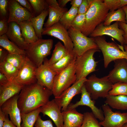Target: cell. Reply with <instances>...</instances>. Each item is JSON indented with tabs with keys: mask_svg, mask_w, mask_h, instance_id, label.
I'll use <instances>...</instances> for the list:
<instances>
[{
	"mask_svg": "<svg viewBox=\"0 0 127 127\" xmlns=\"http://www.w3.org/2000/svg\"><path fill=\"white\" fill-rule=\"evenodd\" d=\"M52 94L51 90L37 82L24 86L18 100L21 113H29L43 106Z\"/></svg>",
	"mask_w": 127,
	"mask_h": 127,
	"instance_id": "1",
	"label": "cell"
},
{
	"mask_svg": "<svg viewBox=\"0 0 127 127\" xmlns=\"http://www.w3.org/2000/svg\"><path fill=\"white\" fill-rule=\"evenodd\" d=\"M109 10L103 0H92L90 7L85 14V21L81 32L89 36L98 25L104 21Z\"/></svg>",
	"mask_w": 127,
	"mask_h": 127,
	"instance_id": "2",
	"label": "cell"
},
{
	"mask_svg": "<svg viewBox=\"0 0 127 127\" xmlns=\"http://www.w3.org/2000/svg\"><path fill=\"white\" fill-rule=\"evenodd\" d=\"M102 53L104 66L107 68L112 61L120 59H127V46L117 45L113 42H107L102 36L93 38Z\"/></svg>",
	"mask_w": 127,
	"mask_h": 127,
	"instance_id": "3",
	"label": "cell"
},
{
	"mask_svg": "<svg viewBox=\"0 0 127 127\" xmlns=\"http://www.w3.org/2000/svg\"><path fill=\"white\" fill-rule=\"evenodd\" d=\"M53 43L52 39H39L28 44L25 50V55L38 67L50 55Z\"/></svg>",
	"mask_w": 127,
	"mask_h": 127,
	"instance_id": "4",
	"label": "cell"
},
{
	"mask_svg": "<svg viewBox=\"0 0 127 127\" xmlns=\"http://www.w3.org/2000/svg\"><path fill=\"white\" fill-rule=\"evenodd\" d=\"M113 84L107 76L99 78L94 74L89 77L84 83L87 91L94 100L99 98H106Z\"/></svg>",
	"mask_w": 127,
	"mask_h": 127,
	"instance_id": "5",
	"label": "cell"
},
{
	"mask_svg": "<svg viewBox=\"0 0 127 127\" xmlns=\"http://www.w3.org/2000/svg\"><path fill=\"white\" fill-rule=\"evenodd\" d=\"M76 58L67 68L55 76L52 90L55 97L59 96L76 82L75 62Z\"/></svg>",
	"mask_w": 127,
	"mask_h": 127,
	"instance_id": "6",
	"label": "cell"
},
{
	"mask_svg": "<svg viewBox=\"0 0 127 127\" xmlns=\"http://www.w3.org/2000/svg\"><path fill=\"white\" fill-rule=\"evenodd\" d=\"M100 51L99 49H91L82 55L77 56L75 62L76 81L86 78L89 74L96 71L98 62L95 60L94 55Z\"/></svg>",
	"mask_w": 127,
	"mask_h": 127,
	"instance_id": "7",
	"label": "cell"
},
{
	"mask_svg": "<svg viewBox=\"0 0 127 127\" xmlns=\"http://www.w3.org/2000/svg\"><path fill=\"white\" fill-rule=\"evenodd\" d=\"M68 31L73 44V50L77 56L82 55L89 50L99 49L93 38L88 37L71 27Z\"/></svg>",
	"mask_w": 127,
	"mask_h": 127,
	"instance_id": "8",
	"label": "cell"
},
{
	"mask_svg": "<svg viewBox=\"0 0 127 127\" xmlns=\"http://www.w3.org/2000/svg\"><path fill=\"white\" fill-rule=\"evenodd\" d=\"M87 79L85 78L76 81L59 96L55 97L54 99L61 111L67 109L75 96L81 93L82 87Z\"/></svg>",
	"mask_w": 127,
	"mask_h": 127,
	"instance_id": "9",
	"label": "cell"
},
{
	"mask_svg": "<svg viewBox=\"0 0 127 127\" xmlns=\"http://www.w3.org/2000/svg\"><path fill=\"white\" fill-rule=\"evenodd\" d=\"M104 118L99 123L103 127H122L127 122V112H114L107 105L102 106Z\"/></svg>",
	"mask_w": 127,
	"mask_h": 127,
	"instance_id": "10",
	"label": "cell"
},
{
	"mask_svg": "<svg viewBox=\"0 0 127 127\" xmlns=\"http://www.w3.org/2000/svg\"><path fill=\"white\" fill-rule=\"evenodd\" d=\"M119 22H116L108 26H105L102 23L98 25L89 35L91 37L102 36L104 35L109 36L119 41L121 45L126 44L123 37V30L119 27Z\"/></svg>",
	"mask_w": 127,
	"mask_h": 127,
	"instance_id": "11",
	"label": "cell"
},
{
	"mask_svg": "<svg viewBox=\"0 0 127 127\" xmlns=\"http://www.w3.org/2000/svg\"><path fill=\"white\" fill-rule=\"evenodd\" d=\"M42 35H47L56 38L62 41L68 51L73 50V44L68 30L59 22L49 27L43 28Z\"/></svg>",
	"mask_w": 127,
	"mask_h": 127,
	"instance_id": "12",
	"label": "cell"
},
{
	"mask_svg": "<svg viewBox=\"0 0 127 127\" xmlns=\"http://www.w3.org/2000/svg\"><path fill=\"white\" fill-rule=\"evenodd\" d=\"M37 67L26 56L24 65L13 80L23 86L37 82L36 74Z\"/></svg>",
	"mask_w": 127,
	"mask_h": 127,
	"instance_id": "13",
	"label": "cell"
},
{
	"mask_svg": "<svg viewBox=\"0 0 127 127\" xmlns=\"http://www.w3.org/2000/svg\"><path fill=\"white\" fill-rule=\"evenodd\" d=\"M48 60L45 59L43 64L37 67L36 74L37 83L52 90L54 78L57 74L51 68Z\"/></svg>",
	"mask_w": 127,
	"mask_h": 127,
	"instance_id": "14",
	"label": "cell"
},
{
	"mask_svg": "<svg viewBox=\"0 0 127 127\" xmlns=\"http://www.w3.org/2000/svg\"><path fill=\"white\" fill-rule=\"evenodd\" d=\"M8 23L14 22L18 24L23 21L29 20L31 18L35 17L16 0H8Z\"/></svg>",
	"mask_w": 127,
	"mask_h": 127,
	"instance_id": "15",
	"label": "cell"
},
{
	"mask_svg": "<svg viewBox=\"0 0 127 127\" xmlns=\"http://www.w3.org/2000/svg\"><path fill=\"white\" fill-rule=\"evenodd\" d=\"M81 93V96L80 100L75 103H70L67 108L75 109L79 106H87L90 108L92 112L97 119L100 121H103L104 117L102 110L95 105V101L92 99L87 91L84 84L82 87Z\"/></svg>",
	"mask_w": 127,
	"mask_h": 127,
	"instance_id": "16",
	"label": "cell"
},
{
	"mask_svg": "<svg viewBox=\"0 0 127 127\" xmlns=\"http://www.w3.org/2000/svg\"><path fill=\"white\" fill-rule=\"evenodd\" d=\"M19 94L6 101L0 108L6 115L9 116L10 120L17 127H21L22 119L20 110L18 105Z\"/></svg>",
	"mask_w": 127,
	"mask_h": 127,
	"instance_id": "17",
	"label": "cell"
},
{
	"mask_svg": "<svg viewBox=\"0 0 127 127\" xmlns=\"http://www.w3.org/2000/svg\"><path fill=\"white\" fill-rule=\"evenodd\" d=\"M40 112L44 116L47 115L49 117L56 127H63L64 122L62 114L54 99L49 101L41 107Z\"/></svg>",
	"mask_w": 127,
	"mask_h": 127,
	"instance_id": "18",
	"label": "cell"
},
{
	"mask_svg": "<svg viewBox=\"0 0 127 127\" xmlns=\"http://www.w3.org/2000/svg\"><path fill=\"white\" fill-rule=\"evenodd\" d=\"M113 69L107 76L113 84L122 82L127 83V60L120 59L114 61Z\"/></svg>",
	"mask_w": 127,
	"mask_h": 127,
	"instance_id": "19",
	"label": "cell"
},
{
	"mask_svg": "<svg viewBox=\"0 0 127 127\" xmlns=\"http://www.w3.org/2000/svg\"><path fill=\"white\" fill-rule=\"evenodd\" d=\"M8 38L21 49L25 50L28 44L22 36L19 25L16 22L8 23V30L5 34Z\"/></svg>",
	"mask_w": 127,
	"mask_h": 127,
	"instance_id": "20",
	"label": "cell"
},
{
	"mask_svg": "<svg viewBox=\"0 0 127 127\" xmlns=\"http://www.w3.org/2000/svg\"><path fill=\"white\" fill-rule=\"evenodd\" d=\"M63 119V127H80L83 121L84 115L75 109L67 108L62 111Z\"/></svg>",
	"mask_w": 127,
	"mask_h": 127,
	"instance_id": "21",
	"label": "cell"
},
{
	"mask_svg": "<svg viewBox=\"0 0 127 127\" xmlns=\"http://www.w3.org/2000/svg\"><path fill=\"white\" fill-rule=\"evenodd\" d=\"M24 86L14 80L0 85V107L8 100L18 94Z\"/></svg>",
	"mask_w": 127,
	"mask_h": 127,
	"instance_id": "22",
	"label": "cell"
},
{
	"mask_svg": "<svg viewBox=\"0 0 127 127\" xmlns=\"http://www.w3.org/2000/svg\"><path fill=\"white\" fill-rule=\"evenodd\" d=\"M18 24L20 26L22 36L27 44H29L39 39L30 20L22 22Z\"/></svg>",
	"mask_w": 127,
	"mask_h": 127,
	"instance_id": "23",
	"label": "cell"
},
{
	"mask_svg": "<svg viewBox=\"0 0 127 127\" xmlns=\"http://www.w3.org/2000/svg\"><path fill=\"white\" fill-rule=\"evenodd\" d=\"M49 16L46 22L44 23L45 28L49 27L59 22L63 15L68 11L67 8H62L59 5L48 6Z\"/></svg>",
	"mask_w": 127,
	"mask_h": 127,
	"instance_id": "24",
	"label": "cell"
},
{
	"mask_svg": "<svg viewBox=\"0 0 127 127\" xmlns=\"http://www.w3.org/2000/svg\"><path fill=\"white\" fill-rule=\"evenodd\" d=\"M106 98L105 104L112 108L121 110H127V96L113 95L108 94Z\"/></svg>",
	"mask_w": 127,
	"mask_h": 127,
	"instance_id": "25",
	"label": "cell"
},
{
	"mask_svg": "<svg viewBox=\"0 0 127 127\" xmlns=\"http://www.w3.org/2000/svg\"><path fill=\"white\" fill-rule=\"evenodd\" d=\"M77 56L73 50L69 52L66 56L57 62L49 65L57 74L67 68L76 58Z\"/></svg>",
	"mask_w": 127,
	"mask_h": 127,
	"instance_id": "26",
	"label": "cell"
},
{
	"mask_svg": "<svg viewBox=\"0 0 127 127\" xmlns=\"http://www.w3.org/2000/svg\"><path fill=\"white\" fill-rule=\"evenodd\" d=\"M48 14V9L45 10L38 16L32 17L30 20L37 36L39 39H42L43 26L44 24L45 19Z\"/></svg>",
	"mask_w": 127,
	"mask_h": 127,
	"instance_id": "27",
	"label": "cell"
},
{
	"mask_svg": "<svg viewBox=\"0 0 127 127\" xmlns=\"http://www.w3.org/2000/svg\"><path fill=\"white\" fill-rule=\"evenodd\" d=\"M0 46L9 53L26 55L25 50L21 49L10 40L6 34L0 36Z\"/></svg>",
	"mask_w": 127,
	"mask_h": 127,
	"instance_id": "28",
	"label": "cell"
},
{
	"mask_svg": "<svg viewBox=\"0 0 127 127\" xmlns=\"http://www.w3.org/2000/svg\"><path fill=\"white\" fill-rule=\"evenodd\" d=\"M114 21L127 23L125 14L122 8L109 12L103 23L104 25L108 26Z\"/></svg>",
	"mask_w": 127,
	"mask_h": 127,
	"instance_id": "29",
	"label": "cell"
},
{
	"mask_svg": "<svg viewBox=\"0 0 127 127\" xmlns=\"http://www.w3.org/2000/svg\"><path fill=\"white\" fill-rule=\"evenodd\" d=\"M69 52L60 42H58L55 45L51 58L48 60L49 64L51 65L57 62L66 56Z\"/></svg>",
	"mask_w": 127,
	"mask_h": 127,
	"instance_id": "30",
	"label": "cell"
},
{
	"mask_svg": "<svg viewBox=\"0 0 127 127\" xmlns=\"http://www.w3.org/2000/svg\"><path fill=\"white\" fill-rule=\"evenodd\" d=\"M40 109L41 107L28 113H21V127H33L40 113Z\"/></svg>",
	"mask_w": 127,
	"mask_h": 127,
	"instance_id": "31",
	"label": "cell"
},
{
	"mask_svg": "<svg viewBox=\"0 0 127 127\" xmlns=\"http://www.w3.org/2000/svg\"><path fill=\"white\" fill-rule=\"evenodd\" d=\"M19 70L7 62L4 61L0 63V72L3 74L9 81L14 80Z\"/></svg>",
	"mask_w": 127,
	"mask_h": 127,
	"instance_id": "32",
	"label": "cell"
},
{
	"mask_svg": "<svg viewBox=\"0 0 127 127\" xmlns=\"http://www.w3.org/2000/svg\"><path fill=\"white\" fill-rule=\"evenodd\" d=\"M78 8L71 6L63 16L60 22L67 30L71 27V23L78 14Z\"/></svg>",
	"mask_w": 127,
	"mask_h": 127,
	"instance_id": "33",
	"label": "cell"
},
{
	"mask_svg": "<svg viewBox=\"0 0 127 127\" xmlns=\"http://www.w3.org/2000/svg\"><path fill=\"white\" fill-rule=\"evenodd\" d=\"M26 58V56L25 55L9 53L5 57L4 61L9 63L20 70L24 65Z\"/></svg>",
	"mask_w": 127,
	"mask_h": 127,
	"instance_id": "34",
	"label": "cell"
},
{
	"mask_svg": "<svg viewBox=\"0 0 127 127\" xmlns=\"http://www.w3.org/2000/svg\"><path fill=\"white\" fill-rule=\"evenodd\" d=\"M83 121L80 127H101L99 122L92 112L84 113Z\"/></svg>",
	"mask_w": 127,
	"mask_h": 127,
	"instance_id": "35",
	"label": "cell"
},
{
	"mask_svg": "<svg viewBox=\"0 0 127 127\" xmlns=\"http://www.w3.org/2000/svg\"><path fill=\"white\" fill-rule=\"evenodd\" d=\"M31 4L34 11L35 16L44 11L48 9V5L45 0H28Z\"/></svg>",
	"mask_w": 127,
	"mask_h": 127,
	"instance_id": "36",
	"label": "cell"
},
{
	"mask_svg": "<svg viewBox=\"0 0 127 127\" xmlns=\"http://www.w3.org/2000/svg\"><path fill=\"white\" fill-rule=\"evenodd\" d=\"M109 94L113 95H127V83L118 82L113 84Z\"/></svg>",
	"mask_w": 127,
	"mask_h": 127,
	"instance_id": "37",
	"label": "cell"
},
{
	"mask_svg": "<svg viewBox=\"0 0 127 127\" xmlns=\"http://www.w3.org/2000/svg\"><path fill=\"white\" fill-rule=\"evenodd\" d=\"M85 21V14H78L73 21L71 27L81 32L84 26Z\"/></svg>",
	"mask_w": 127,
	"mask_h": 127,
	"instance_id": "38",
	"label": "cell"
},
{
	"mask_svg": "<svg viewBox=\"0 0 127 127\" xmlns=\"http://www.w3.org/2000/svg\"><path fill=\"white\" fill-rule=\"evenodd\" d=\"M8 0H0V18H7Z\"/></svg>",
	"mask_w": 127,
	"mask_h": 127,
	"instance_id": "39",
	"label": "cell"
},
{
	"mask_svg": "<svg viewBox=\"0 0 127 127\" xmlns=\"http://www.w3.org/2000/svg\"><path fill=\"white\" fill-rule=\"evenodd\" d=\"M103 2L110 12L119 8L120 0H104Z\"/></svg>",
	"mask_w": 127,
	"mask_h": 127,
	"instance_id": "40",
	"label": "cell"
},
{
	"mask_svg": "<svg viewBox=\"0 0 127 127\" xmlns=\"http://www.w3.org/2000/svg\"><path fill=\"white\" fill-rule=\"evenodd\" d=\"M92 0H83L82 2L78 8V14H86L89 10Z\"/></svg>",
	"mask_w": 127,
	"mask_h": 127,
	"instance_id": "41",
	"label": "cell"
},
{
	"mask_svg": "<svg viewBox=\"0 0 127 127\" xmlns=\"http://www.w3.org/2000/svg\"><path fill=\"white\" fill-rule=\"evenodd\" d=\"M34 126L35 127H53L52 121L50 119L44 120L41 116L39 115Z\"/></svg>",
	"mask_w": 127,
	"mask_h": 127,
	"instance_id": "42",
	"label": "cell"
},
{
	"mask_svg": "<svg viewBox=\"0 0 127 127\" xmlns=\"http://www.w3.org/2000/svg\"><path fill=\"white\" fill-rule=\"evenodd\" d=\"M8 19L0 18V36L5 34L8 29Z\"/></svg>",
	"mask_w": 127,
	"mask_h": 127,
	"instance_id": "43",
	"label": "cell"
},
{
	"mask_svg": "<svg viewBox=\"0 0 127 127\" xmlns=\"http://www.w3.org/2000/svg\"><path fill=\"white\" fill-rule=\"evenodd\" d=\"M23 7L26 9L33 16H35V12L31 4L28 0H16Z\"/></svg>",
	"mask_w": 127,
	"mask_h": 127,
	"instance_id": "44",
	"label": "cell"
},
{
	"mask_svg": "<svg viewBox=\"0 0 127 127\" xmlns=\"http://www.w3.org/2000/svg\"><path fill=\"white\" fill-rule=\"evenodd\" d=\"M119 26L124 32L123 37L126 44L127 43V23L119 22Z\"/></svg>",
	"mask_w": 127,
	"mask_h": 127,
	"instance_id": "45",
	"label": "cell"
},
{
	"mask_svg": "<svg viewBox=\"0 0 127 127\" xmlns=\"http://www.w3.org/2000/svg\"><path fill=\"white\" fill-rule=\"evenodd\" d=\"M9 53L4 48L0 47V63L3 61L7 55Z\"/></svg>",
	"mask_w": 127,
	"mask_h": 127,
	"instance_id": "46",
	"label": "cell"
},
{
	"mask_svg": "<svg viewBox=\"0 0 127 127\" xmlns=\"http://www.w3.org/2000/svg\"><path fill=\"white\" fill-rule=\"evenodd\" d=\"M5 113L0 108V127H3L7 116Z\"/></svg>",
	"mask_w": 127,
	"mask_h": 127,
	"instance_id": "47",
	"label": "cell"
},
{
	"mask_svg": "<svg viewBox=\"0 0 127 127\" xmlns=\"http://www.w3.org/2000/svg\"><path fill=\"white\" fill-rule=\"evenodd\" d=\"M3 127H17L10 120L7 115L4 121Z\"/></svg>",
	"mask_w": 127,
	"mask_h": 127,
	"instance_id": "48",
	"label": "cell"
},
{
	"mask_svg": "<svg viewBox=\"0 0 127 127\" xmlns=\"http://www.w3.org/2000/svg\"><path fill=\"white\" fill-rule=\"evenodd\" d=\"M83 0H71L70 4L71 6L78 8L81 5Z\"/></svg>",
	"mask_w": 127,
	"mask_h": 127,
	"instance_id": "49",
	"label": "cell"
},
{
	"mask_svg": "<svg viewBox=\"0 0 127 127\" xmlns=\"http://www.w3.org/2000/svg\"><path fill=\"white\" fill-rule=\"evenodd\" d=\"M9 81L6 77L0 72V85L5 84Z\"/></svg>",
	"mask_w": 127,
	"mask_h": 127,
	"instance_id": "50",
	"label": "cell"
},
{
	"mask_svg": "<svg viewBox=\"0 0 127 127\" xmlns=\"http://www.w3.org/2000/svg\"><path fill=\"white\" fill-rule=\"evenodd\" d=\"M71 0H59L57 1V2L60 7L64 8L66 4Z\"/></svg>",
	"mask_w": 127,
	"mask_h": 127,
	"instance_id": "51",
	"label": "cell"
},
{
	"mask_svg": "<svg viewBox=\"0 0 127 127\" xmlns=\"http://www.w3.org/2000/svg\"><path fill=\"white\" fill-rule=\"evenodd\" d=\"M48 6H53L59 5L57 1L56 0H46Z\"/></svg>",
	"mask_w": 127,
	"mask_h": 127,
	"instance_id": "52",
	"label": "cell"
},
{
	"mask_svg": "<svg viewBox=\"0 0 127 127\" xmlns=\"http://www.w3.org/2000/svg\"><path fill=\"white\" fill-rule=\"evenodd\" d=\"M127 5V0H120L119 8Z\"/></svg>",
	"mask_w": 127,
	"mask_h": 127,
	"instance_id": "53",
	"label": "cell"
},
{
	"mask_svg": "<svg viewBox=\"0 0 127 127\" xmlns=\"http://www.w3.org/2000/svg\"><path fill=\"white\" fill-rule=\"evenodd\" d=\"M126 15V20L127 23V5L124 6L122 7Z\"/></svg>",
	"mask_w": 127,
	"mask_h": 127,
	"instance_id": "54",
	"label": "cell"
},
{
	"mask_svg": "<svg viewBox=\"0 0 127 127\" xmlns=\"http://www.w3.org/2000/svg\"><path fill=\"white\" fill-rule=\"evenodd\" d=\"M122 127H127V122L124 124Z\"/></svg>",
	"mask_w": 127,
	"mask_h": 127,
	"instance_id": "55",
	"label": "cell"
},
{
	"mask_svg": "<svg viewBox=\"0 0 127 127\" xmlns=\"http://www.w3.org/2000/svg\"><path fill=\"white\" fill-rule=\"evenodd\" d=\"M126 44L127 46V43H126Z\"/></svg>",
	"mask_w": 127,
	"mask_h": 127,
	"instance_id": "56",
	"label": "cell"
},
{
	"mask_svg": "<svg viewBox=\"0 0 127 127\" xmlns=\"http://www.w3.org/2000/svg\"></svg>",
	"mask_w": 127,
	"mask_h": 127,
	"instance_id": "57",
	"label": "cell"
},
{
	"mask_svg": "<svg viewBox=\"0 0 127 127\" xmlns=\"http://www.w3.org/2000/svg\"></svg>",
	"mask_w": 127,
	"mask_h": 127,
	"instance_id": "58",
	"label": "cell"
}]
</instances>
